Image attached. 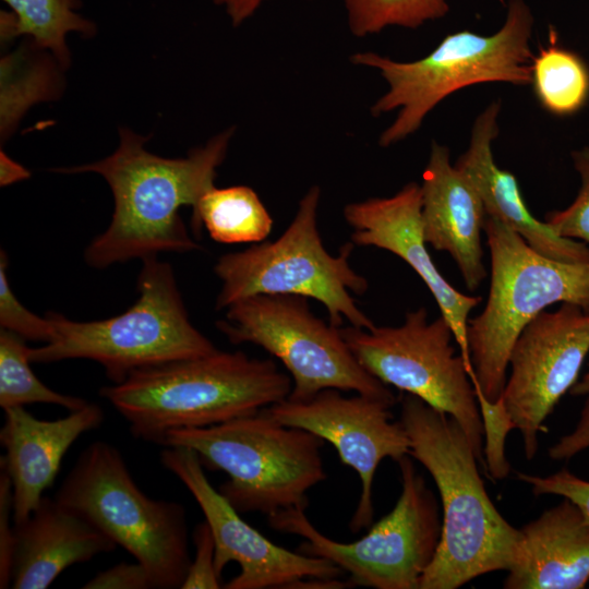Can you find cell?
<instances>
[{
    "label": "cell",
    "mask_w": 589,
    "mask_h": 589,
    "mask_svg": "<svg viewBox=\"0 0 589 589\" xmlns=\"http://www.w3.org/2000/svg\"><path fill=\"white\" fill-rule=\"evenodd\" d=\"M233 128L213 136L205 145L181 158H165L148 152L146 137L119 129V145L106 158L56 169L58 172H95L111 189L115 209L107 229L85 249V262L106 268L132 259L164 252L199 250L179 214L196 207L213 187L225 160Z\"/></svg>",
    "instance_id": "6da1fadb"
},
{
    "label": "cell",
    "mask_w": 589,
    "mask_h": 589,
    "mask_svg": "<svg viewBox=\"0 0 589 589\" xmlns=\"http://www.w3.org/2000/svg\"><path fill=\"white\" fill-rule=\"evenodd\" d=\"M400 419L410 456L433 478L442 502L440 544L419 589H456L495 570H508L521 539L492 503L473 448L459 423L404 393Z\"/></svg>",
    "instance_id": "7a4b0ae2"
},
{
    "label": "cell",
    "mask_w": 589,
    "mask_h": 589,
    "mask_svg": "<svg viewBox=\"0 0 589 589\" xmlns=\"http://www.w3.org/2000/svg\"><path fill=\"white\" fill-rule=\"evenodd\" d=\"M289 374L272 359L213 353L141 369L103 387L134 437L157 444L176 429L204 428L253 414L288 398Z\"/></svg>",
    "instance_id": "3957f363"
},
{
    "label": "cell",
    "mask_w": 589,
    "mask_h": 589,
    "mask_svg": "<svg viewBox=\"0 0 589 589\" xmlns=\"http://www.w3.org/2000/svg\"><path fill=\"white\" fill-rule=\"evenodd\" d=\"M533 15L525 0H509L502 27L484 36L452 33L426 56L397 61L372 51L356 52V65L375 69L387 91L371 106L373 117L397 110L381 133L378 145L389 147L420 129L426 116L450 94L476 84H531L530 48Z\"/></svg>",
    "instance_id": "277c9868"
},
{
    "label": "cell",
    "mask_w": 589,
    "mask_h": 589,
    "mask_svg": "<svg viewBox=\"0 0 589 589\" xmlns=\"http://www.w3.org/2000/svg\"><path fill=\"white\" fill-rule=\"evenodd\" d=\"M136 286L139 299L113 317L79 322L47 312L52 338L31 348V361L93 360L119 384L134 371L218 350L192 324L170 264L158 255L143 259Z\"/></svg>",
    "instance_id": "5b68a950"
},
{
    "label": "cell",
    "mask_w": 589,
    "mask_h": 589,
    "mask_svg": "<svg viewBox=\"0 0 589 589\" xmlns=\"http://www.w3.org/2000/svg\"><path fill=\"white\" fill-rule=\"evenodd\" d=\"M317 435L273 419L264 409L204 428L169 431L163 446H184L228 480L218 491L240 513L272 516L306 508V492L326 479Z\"/></svg>",
    "instance_id": "8992f818"
},
{
    "label": "cell",
    "mask_w": 589,
    "mask_h": 589,
    "mask_svg": "<svg viewBox=\"0 0 589 589\" xmlns=\"http://www.w3.org/2000/svg\"><path fill=\"white\" fill-rule=\"evenodd\" d=\"M484 233L490 290L482 312L468 321L467 341L471 382L493 402L502 396L512 348L534 317L554 303H574L589 312V263L544 256L492 217H486Z\"/></svg>",
    "instance_id": "52a82bcc"
},
{
    "label": "cell",
    "mask_w": 589,
    "mask_h": 589,
    "mask_svg": "<svg viewBox=\"0 0 589 589\" xmlns=\"http://www.w3.org/2000/svg\"><path fill=\"white\" fill-rule=\"evenodd\" d=\"M320 201L321 188L312 185L276 240L254 243L217 260L214 272L220 290L216 310L257 294H293L322 303L335 326L340 327L344 321L365 329L375 326L352 296H362L369 288L365 277L349 262L354 244L345 243L338 255L323 244L317 228Z\"/></svg>",
    "instance_id": "ba28073f"
},
{
    "label": "cell",
    "mask_w": 589,
    "mask_h": 589,
    "mask_svg": "<svg viewBox=\"0 0 589 589\" xmlns=\"http://www.w3.org/2000/svg\"><path fill=\"white\" fill-rule=\"evenodd\" d=\"M55 500L133 555L153 588H181L191 563L184 508L147 496L113 445L89 444Z\"/></svg>",
    "instance_id": "9c48e42d"
},
{
    "label": "cell",
    "mask_w": 589,
    "mask_h": 589,
    "mask_svg": "<svg viewBox=\"0 0 589 589\" xmlns=\"http://www.w3.org/2000/svg\"><path fill=\"white\" fill-rule=\"evenodd\" d=\"M401 493L394 508L359 540L344 543L320 532L294 507L267 517L268 525L283 533L297 534V551L329 560L353 586L374 589H419L422 576L437 551L442 516L434 493L416 469L412 457L397 461Z\"/></svg>",
    "instance_id": "30bf717a"
},
{
    "label": "cell",
    "mask_w": 589,
    "mask_h": 589,
    "mask_svg": "<svg viewBox=\"0 0 589 589\" xmlns=\"http://www.w3.org/2000/svg\"><path fill=\"white\" fill-rule=\"evenodd\" d=\"M309 299L293 294H257L235 302L216 326L233 345L253 344L278 359L289 373L291 400L322 389L354 392L395 404L387 385L356 359L340 327L318 318Z\"/></svg>",
    "instance_id": "8fae6325"
},
{
    "label": "cell",
    "mask_w": 589,
    "mask_h": 589,
    "mask_svg": "<svg viewBox=\"0 0 589 589\" xmlns=\"http://www.w3.org/2000/svg\"><path fill=\"white\" fill-rule=\"evenodd\" d=\"M340 332L370 374L453 417L485 469L476 390L464 358L452 344L453 330L442 316L429 321L426 309L421 306L407 312L399 326L365 329L348 325Z\"/></svg>",
    "instance_id": "7c38bea8"
},
{
    "label": "cell",
    "mask_w": 589,
    "mask_h": 589,
    "mask_svg": "<svg viewBox=\"0 0 589 589\" xmlns=\"http://www.w3.org/2000/svg\"><path fill=\"white\" fill-rule=\"evenodd\" d=\"M589 353V312L574 303L542 311L517 337L502 399L531 460L544 421L578 381Z\"/></svg>",
    "instance_id": "4fadbf2b"
},
{
    "label": "cell",
    "mask_w": 589,
    "mask_h": 589,
    "mask_svg": "<svg viewBox=\"0 0 589 589\" xmlns=\"http://www.w3.org/2000/svg\"><path fill=\"white\" fill-rule=\"evenodd\" d=\"M161 465L173 473L200 505L215 541V566L221 577L229 562L240 573L225 589L294 588L304 579H337L345 572L329 560L279 546L244 521L208 481L199 456L184 446H165Z\"/></svg>",
    "instance_id": "5bb4252c"
},
{
    "label": "cell",
    "mask_w": 589,
    "mask_h": 589,
    "mask_svg": "<svg viewBox=\"0 0 589 589\" xmlns=\"http://www.w3.org/2000/svg\"><path fill=\"white\" fill-rule=\"evenodd\" d=\"M385 400L336 388L322 389L305 400L284 399L264 408L276 421L306 430L328 442L340 461L361 481V494L349 522L352 532L371 526L374 516L373 481L384 458L396 462L410 454V438L398 421H392Z\"/></svg>",
    "instance_id": "9a60e30c"
},
{
    "label": "cell",
    "mask_w": 589,
    "mask_h": 589,
    "mask_svg": "<svg viewBox=\"0 0 589 589\" xmlns=\"http://www.w3.org/2000/svg\"><path fill=\"white\" fill-rule=\"evenodd\" d=\"M422 192L409 182L388 197H370L345 205L342 215L352 229L354 245L386 250L406 262L423 280L449 324L469 371L474 377L467 341L470 312L482 301L456 290L434 264L423 237Z\"/></svg>",
    "instance_id": "2e32d148"
},
{
    "label": "cell",
    "mask_w": 589,
    "mask_h": 589,
    "mask_svg": "<svg viewBox=\"0 0 589 589\" xmlns=\"http://www.w3.org/2000/svg\"><path fill=\"white\" fill-rule=\"evenodd\" d=\"M103 421V409L91 402L56 420L37 419L24 407L4 409L0 441L5 454L1 457V470L12 485L14 524L25 520L37 508L70 446Z\"/></svg>",
    "instance_id": "e0dca14e"
},
{
    "label": "cell",
    "mask_w": 589,
    "mask_h": 589,
    "mask_svg": "<svg viewBox=\"0 0 589 589\" xmlns=\"http://www.w3.org/2000/svg\"><path fill=\"white\" fill-rule=\"evenodd\" d=\"M420 185L425 242L436 251L447 252L466 287L477 290L486 277L482 232L488 217L478 191L452 165L449 149L436 141L432 142Z\"/></svg>",
    "instance_id": "ac0fdd59"
},
{
    "label": "cell",
    "mask_w": 589,
    "mask_h": 589,
    "mask_svg": "<svg viewBox=\"0 0 589 589\" xmlns=\"http://www.w3.org/2000/svg\"><path fill=\"white\" fill-rule=\"evenodd\" d=\"M501 101H491L476 118L467 149L455 167L478 191L488 217L495 218L518 233L532 249L553 260L589 263V247L556 235L528 209L517 179L500 168L492 143L498 134Z\"/></svg>",
    "instance_id": "d6986e66"
},
{
    "label": "cell",
    "mask_w": 589,
    "mask_h": 589,
    "mask_svg": "<svg viewBox=\"0 0 589 589\" xmlns=\"http://www.w3.org/2000/svg\"><path fill=\"white\" fill-rule=\"evenodd\" d=\"M505 589H581L589 581V520L564 497L521 529Z\"/></svg>",
    "instance_id": "ffe728a7"
},
{
    "label": "cell",
    "mask_w": 589,
    "mask_h": 589,
    "mask_svg": "<svg viewBox=\"0 0 589 589\" xmlns=\"http://www.w3.org/2000/svg\"><path fill=\"white\" fill-rule=\"evenodd\" d=\"M10 587L45 589L68 567L111 552L117 544L87 520L43 497L25 520L14 524Z\"/></svg>",
    "instance_id": "44dd1931"
},
{
    "label": "cell",
    "mask_w": 589,
    "mask_h": 589,
    "mask_svg": "<svg viewBox=\"0 0 589 589\" xmlns=\"http://www.w3.org/2000/svg\"><path fill=\"white\" fill-rule=\"evenodd\" d=\"M195 235L205 227L219 243H259L273 228V218L256 192L247 185L213 187L192 211Z\"/></svg>",
    "instance_id": "7402d4cb"
},
{
    "label": "cell",
    "mask_w": 589,
    "mask_h": 589,
    "mask_svg": "<svg viewBox=\"0 0 589 589\" xmlns=\"http://www.w3.org/2000/svg\"><path fill=\"white\" fill-rule=\"evenodd\" d=\"M11 12H1V39L29 36L33 43L49 50L64 69L70 62L67 36L80 33L91 36L96 28L93 22L76 12L77 0H2Z\"/></svg>",
    "instance_id": "603a6c76"
},
{
    "label": "cell",
    "mask_w": 589,
    "mask_h": 589,
    "mask_svg": "<svg viewBox=\"0 0 589 589\" xmlns=\"http://www.w3.org/2000/svg\"><path fill=\"white\" fill-rule=\"evenodd\" d=\"M41 48L20 47L0 60V135L7 140L26 111L37 103L56 99L59 64L39 55Z\"/></svg>",
    "instance_id": "cb8c5ba5"
},
{
    "label": "cell",
    "mask_w": 589,
    "mask_h": 589,
    "mask_svg": "<svg viewBox=\"0 0 589 589\" xmlns=\"http://www.w3.org/2000/svg\"><path fill=\"white\" fill-rule=\"evenodd\" d=\"M531 84L545 110L556 116H569L587 103L589 69L577 53L553 40L534 55Z\"/></svg>",
    "instance_id": "d4e9b609"
},
{
    "label": "cell",
    "mask_w": 589,
    "mask_h": 589,
    "mask_svg": "<svg viewBox=\"0 0 589 589\" xmlns=\"http://www.w3.org/2000/svg\"><path fill=\"white\" fill-rule=\"evenodd\" d=\"M31 348L25 339L10 330H0V406L8 409L29 404H52L70 411L87 401L58 393L46 386L31 368Z\"/></svg>",
    "instance_id": "484cf974"
},
{
    "label": "cell",
    "mask_w": 589,
    "mask_h": 589,
    "mask_svg": "<svg viewBox=\"0 0 589 589\" xmlns=\"http://www.w3.org/2000/svg\"><path fill=\"white\" fill-rule=\"evenodd\" d=\"M449 0H342L353 36L377 34L389 26L418 28L443 17Z\"/></svg>",
    "instance_id": "4316f807"
},
{
    "label": "cell",
    "mask_w": 589,
    "mask_h": 589,
    "mask_svg": "<svg viewBox=\"0 0 589 589\" xmlns=\"http://www.w3.org/2000/svg\"><path fill=\"white\" fill-rule=\"evenodd\" d=\"M483 424V457L485 471L493 480L505 479L510 470L505 455V441L507 433L516 429L502 397L496 401H489L481 390L473 386Z\"/></svg>",
    "instance_id": "83f0119b"
},
{
    "label": "cell",
    "mask_w": 589,
    "mask_h": 589,
    "mask_svg": "<svg viewBox=\"0 0 589 589\" xmlns=\"http://www.w3.org/2000/svg\"><path fill=\"white\" fill-rule=\"evenodd\" d=\"M580 177V189L570 205L544 216V223L558 236L589 243V146L572 152Z\"/></svg>",
    "instance_id": "f1b7e54d"
},
{
    "label": "cell",
    "mask_w": 589,
    "mask_h": 589,
    "mask_svg": "<svg viewBox=\"0 0 589 589\" xmlns=\"http://www.w3.org/2000/svg\"><path fill=\"white\" fill-rule=\"evenodd\" d=\"M7 253L0 252V326L3 329L15 333L25 340L41 341L47 344L51 340L53 327L47 316L40 317L27 310L12 291L8 275Z\"/></svg>",
    "instance_id": "f546056e"
},
{
    "label": "cell",
    "mask_w": 589,
    "mask_h": 589,
    "mask_svg": "<svg viewBox=\"0 0 589 589\" xmlns=\"http://www.w3.org/2000/svg\"><path fill=\"white\" fill-rule=\"evenodd\" d=\"M192 539L195 555L193 560L191 558L181 589L223 588L215 566V541L206 521L195 526Z\"/></svg>",
    "instance_id": "4dcf8cb0"
},
{
    "label": "cell",
    "mask_w": 589,
    "mask_h": 589,
    "mask_svg": "<svg viewBox=\"0 0 589 589\" xmlns=\"http://www.w3.org/2000/svg\"><path fill=\"white\" fill-rule=\"evenodd\" d=\"M520 481L531 488L533 495L554 494L574 502L589 520V481L584 480L567 469L546 476L518 472Z\"/></svg>",
    "instance_id": "1f68e13d"
},
{
    "label": "cell",
    "mask_w": 589,
    "mask_h": 589,
    "mask_svg": "<svg viewBox=\"0 0 589 589\" xmlns=\"http://www.w3.org/2000/svg\"><path fill=\"white\" fill-rule=\"evenodd\" d=\"M12 512V485L9 476L1 470L0 476V588H8L11 579V564L15 545Z\"/></svg>",
    "instance_id": "d6a6232c"
},
{
    "label": "cell",
    "mask_w": 589,
    "mask_h": 589,
    "mask_svg": "<svg viewBox=\"0 0 589 589\" xmlns=\"http://www.w3.org/2000/svg\"><path fill=\"white\" fill-rule=\"evenodd\" d=\"M84 589H148L152 581L147 569L139 562L119 563L98 573Z\"/></svg>",
    "instance_id": "836d02e7"
},
{
    "label": "cell",
    "mask_w": 589,
    "mask_h": 589,
    "mask_svg": "<svg viewBox=\"0 0 589 589\" xmlns=\"http://www.w3.org/2000/svg\"><path fill=\"white\" fill-rule=\"evenodd\" d=\"M587 396L574 431L561 437L549 448V456L552 459H569L589 447V394Z\"/></svg>",
    "instance_id": "e575fe53"
},
{
    "label": "cell",
    "mask_w": 589,
    "mask_h": 589,
    "mask_svg": "<svg viewBox=\"0 0 589 589\" xmlns=\"http://www.w3.org/2000/svg\"><path fill=\"white\" fill-rule=\"evenodd\" d=\"M267 0H213L225 9L231 24L239 26L255 14Z\"/></svg>",
    "instance_id": "d590c367"
},
{
    "label": "cell",
    "mask_w": 589,
    "mask_h": 589,
    "mask_svg": "<svg viewBox=\"0 0 589 589\" xmlns=\"http://www.w3.org/2000/svg\"><path fill=\"white\" fill-rule=\"evenodd\" d=\"M31 177V172L22 165L8 156L5 152H0V184L5 187Z\"/></svg>",
    "instance_id": "8d00e7d4"
},
{
    "label": "cell",
    "mask_w": 589,
    "mask_h": 589,
    "mask_svg": "<svg viewBox=\"0 0 589 589\" xmlns=\"http://www.w3.org/2000/svg\"><path fill=\"white\" fill-rule=\"evenodd\" d=\"M569 392L574 396H582L589 394V371L582 376L581 380L575 383V385L570 388Z\"/></svg>",
    "instance_id": "74e56055"
}]
</instances>
